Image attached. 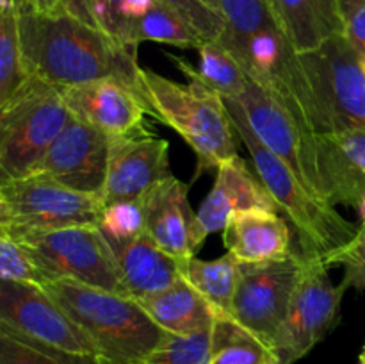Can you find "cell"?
<instances>
[{"mask_svg": "<svg viewBox=\"0 0 365 364\" xmlns=\"http://www.w3.org/2000/svg\"><path fill=\"white\" fill-rule=\"evenodd\" d=\"M328 266L331 264H342L344 266V277L341 284L346 289L356 288L365 291V228L360 227L359 234L351 243L342 246L327 259Z\"/></svg>", "mask_w": 365, "mask_h": 364, "instance_id": "33", "label": "cell"}, {"mask_svg": "<svg viewBox=\"0 0 365 364\" xmlns=\"http://www.w3.org/2000/svg\"><path fill=\"white\" fill-rule=\"evenodd\" d=\"M302 263L303 256L298 250H292L284 259L255 264L241 263L232 320L271 348L287 314Z\"/></svg>", "mask_w": 365, "mask_h": 364, "instance_id": "11", "label": "cell"}, {"mask_svg": "<svg viewBox=\"0 0 365 364\" xmlns=\"http://www.w3.org/2000/svg\"><path fill=\"white\" fill-rule=\"evenodd\" d=\"M341 2H344V0H339V6H341Z\"/></svg>", "mask_w": 365, "mask_h": 364, "instance_id": "43", "label": "cell"}, {"mask_svg": "<svg viewBox=\"0 0 365 364\" xmlns=\"http://www.w3.org/2000/svg\"><path fill=\"white\" fill-rule=\"evenodd\" d=\"M223 245L245 264L284 259L292 252L291 228L277 211L260 207L239 211L223 228Z\"/></svg>", "mask_w": 365, "mask_h": 364, "instance_id": "19", "label": "cell"}, {"mask_svg": "<svg viewBox=\"0 0 365 364\" xmlns=\"http://www.w3.org/2000/svg\"><path fill=\"white\" fill-rule=\"evenodd\" d=\"M364 59H365V57H364Z\"/></svg>", "mask_w": 365, "mask_h": 364, "instance_id": "45", "label": "cell"}, {"mask_svg": "<svg viewBox=\"0 0 365 364\" xmlns=\"http://www.w3.org/2000/svg\"><path fill=\"white\" fill-rule=\"evenodd\" d=\"M20 243L45 280H73L128 296L116 253L98 227L25 231L9 236Z\"/></svg>", "mask_w": 365, "mask_h": 364, "instance_id": "6", "label": "cell"}, {"mask_svg": "<svg viewBox=\"0 0 365 364\" xmlns=\"http://www.w3.org/2000/svg\"><path fill=\"white\" fill-rule=\"evenodd\" d=\"M216 170V182L196 213L200 238L203 241L212 232L223 231L232 214L239 211L255 207L280 211L257 171L245 159L235 156L221 163Z\"/></svg>", "mask_w": 365, "mask_h": 364, "instance_id": "18", "label": "cell"}, {"mask_svg": "<svg viewBox=\"0 0 365 364\" xmlns=\"http://www.w3.org/2000/svg\"><path fill=\"white\" fill-rule=\"evenodd\" d=\"M356 211H359L360 220H362V225H360V227H364V228H365V195H364L362 202H360V203H359V207H356Z\"/></svg>", "mask_w": 365, "mask_h": 364, "instance_id": "39", "label": "cell"}, {"mask_svg": "<svg viewBox=\"0 0 365 364\" xmlns=\"http://www.w3.org/2000/svg\"><path fill=\"white\" fill-rule=\"evenodd\" d=\"M6 2H9L11 6H14L16 9H25V7L34 6V0H6Z\"/></svg>", "mask_w": 365, "mask_h": 364, "instance_id": "38", "label": "cell"}, {"mask_svg": "<svg viewBox=\"0 0 365 364\" xmlns=\"http://www.w3.org/2000/svg\"><path fill=\"white\" fill-rule=\"evenodd\" d=\"M27 81L18 32V9L0 6V106Z\"/></svg>", "mask_w": 365, "mask_h": 364, "instance_id": "27", "label": "cell"}, {"mask_svg": "<svg viewBox=\"0 0 365 364\" xmlns=\"http://www.w3.org/2000/svg\"><path fill=\"white\" fill-rule=\"evenodd\" d=\"M138 302L160 328L175 335L210 332L220 318L217 310L184 278L166 291L143 296Z\"/></svg>", "mask_w": 365, "mask_h": 364, "instance_id": "22", "label": "cell"}, {"mask_svg": "<svg viewBox=\"0 0 365 364\" xmlns=\"http://www.w3.org/2000/svg\"><path fill=\"white\" fill-rule=\"evenodd\" d=\"M123 0H91V13L96 27L106 32L109 38L138 52V46L130 43V27L121 14Z\"/></svg>", "mask_w": 365, "mask_h": 364, "instance_id": "34", "label": "cell"}, {"mask_svg": "<svg viewBox=\"0 0 365 364\" xmlns=\"http://www.w3.org/2000/svg\"><path fill=\"white\" fill-rule=\"evenodd\" d=\"M0 364H110L102 357L50 348L0 327Z\"/></svg>", "mask_w": 365, "mask_h": 364, "instance_id": "28", "label": "cell"}, {"mask_svg": "<svg viewBox=\"0 0 365 364\" xmlns=\"http://www.w3.org/2000/svg\"><path fill=\"white\" fill-rule=\"evenodd\" d=\"M68 109L78 120L98 128L107 138L146 134V107L138 88L118 79H100L59 88Z\"/></svg>", "mask_w": 365, "mask_h": 364, "instance_id": "15", "label": "cell"}, {"mask_svg": "<svg viewBox=\"0 0 365 364\" xmlns=\"http://www.w3.org/2000/svg\"><path fill=\"white\" fill-rule=\"evenodd\" d=\"M198 68H192L187 61L178 57L171 56V59L180 68L182 74L187 75L189 81H200L223 98H239L248 86L250 77L234 54L216 39L203 41L198 46Z\"/></svg>", "mask_w": 365, "mask_h": 364, "instance_id": "24", "label": "cell"}, {"mask_svg": "<svg viewBox=\"0 0 365 364\" xmlns=\"http://www.w3.org/2000/svg\"><path fill=\"white\" fill-rule=\"evenodd\" d=\"M323 257H303L287 314L273 341L278 364H294L305 357L341 318L346 288L334 285Z\"/></svg>", "mask_w": 365, "mask_h": 364, "instance_id": "9", "label": "cell"}, {"mask_svg": "<svg viewBox=\"0 0 365 364\" xmlns=\"http://www.w3.org/2000/svg\"><path fill=\"white\" fill-rule=\"evenodd\" d=\"M102 209L100 195L73 191L41 177H25L0 189V234L98 227Z\"/></svg>", "mask_w": 365, "mask_h": 364, "instance_id": "8", "label": "cell"}, {"mask_svg": "<svg viewBox=\"0 0 365 364\" xmlns=\"http://www.w3.org/2000/svg\"><path fill=\"white\" fill-rule=\"evenodd\" d=\"M299 59L316 98L321 132L365 131V59L344 34L312 52L299 54Z\"/></svg>", "mask_w": 365, "mask_h": 364, "instance_id": "7", "label": "cell"}, {"mask_svg": "<svg viewBox=\"0 0 365 364\" xmlns=\"http://www.w3.org/2000/svg\"><path fill=\"white\" fill-rule=\"evenodd\" d=\"M145 207L148 238L180 263L195 257L203 239L196 213L189 203L187 186L171 175L148 193Z\"/></svg>", "mask_w": 365, "mask_h": 364, "instance_id": "17", "label": "cell"}, {"mask_svg": "<svg viewBox=\"0 0 365 364\" xmlns=\"http://www.w3.org/2000/svg\"><path fill=\"white\" fill-rule=\"evenodd\" d=\"M209 355L210 332L191 335L170 334L143 364H207Z\"/></svg>", "mask_w": 365, "mask_h": 364, "instance_id": "30", "label": "cell"}, {"mask_svg": "<svg viewBox=\"0 0 365 364\" xmlns=\"http://www.w3.org/2000/svg\"><path fill=\"white\" fill-rule=\"evenodd\" d=\"M110 246L116 253L130 298L138 300L166 291L182 278L180 261L157 246L146 232L123 245Z\"/></svg>", "mask_w": 365, "mask_h": 364, "instance_id": "21", "label": "cell"}, {"mask_svg": "<svg viewBox=\"0 0 365 364\" xmlns=\"http://www.w3.org/2000/svg\"><path fill=\"white\" fill-rule=\"evenodd\" d=\"M130 41L138 46L143 41L164 43L178 49H196L203 43V38L171 7L155 2L152 9L132 21Z\"/></svg>", "mask_w": 365, "mask_h": 364, "instance_id": "26", "label": "cell"}, {"mask_svg": "<svg viewBox=\"0 0 365 364\" xmlns=\"http://www.w3.org/2000/svg\"><path fill=\"white\" fill-rule=\"evenodd\" d=\"M171 177L170 143L152 132L113 138L109 143L103 206L120 200H145L148 193Z\"/></svg>", "mask_w": 365, "mask_h": 364, "instance_id": "14", "label": "cell"}, {"mask_svg": "<svg viewBox=\"0 0 365 364\" xmlns=\"http://www.w3.org/2000/svg\"><path fill=\"white\" fill-rule=\"evenodd\" d=\"M278 27L298 54L312 52L344 34L339 0H266Z\"/></svg>", "mask_w": 365, "mask_h": 364, "instance_id": "20", "label": "cell"}, {"mask_svg": "<svg viewBox=\"0 0 365 364\" xmlns=\"http://www.w3.org/2000/svg\"><path fill=\"white\" fill-rule=\"evenodd\" d=\"M4 280L32 282L41 285L45 278L20 243L9 236L0 234V282Z\"/></svg>", "mask_w": 365, "mask_h": 364, "instance_id": "32", "label": "cell"}, {"mask_svg": "<svg viewBox=\"0 0 365 364\" xmlns=\"http://www.w3.org/2000/svg\"><path fill=\"white\" fill-rule=\"evenodd\" d=\"M310 182L331 206L356 209L365 195V131L310 132L305 136Z\"/></svg>", "mask_w": 365, "mask_h": 364, "instance_id": "12", "label": "cell"}, {"mask_svg": "<svg viewBox=\"0 0 365 364\" xmlns=\"http://www.w3.org/2000/svg\"><path fill=\"white\" fill-rule=\"evenodd\" d=\"M207 2H209L210 6H214L217 9V0H207ZM217 11H220V9H217Z\"/></svg>", "mask_w": 365, "mask_h": 364, "instance_id": "41", "label": "cell"}, {"mask_svg": "<svg viewBox=\"0 0 365 364\" xmlns=\"http://www.w3.org/2000/svg\"><path fill=\"white\" fill-rule=\"evenodd\" d=\"M6 4H9V2H6V0H0V6H6Z\"/></svg>", "mask_w": 365, "mask_h": 364, "instance_id": "42", "label": "cell"}, {"mask_svg": "<svg viewBox=\"0 0 365 364\" xmlns=\"http://www.w3.org/2000/svg\"><path fill=\"white\" fill-rule=\"evenodd\" d=\"M359 363H360V364H365V343H364L362 352H360V355H359Z\"/></svg>", "mask_w": 365, "mask_h": 364, "instance_id": "40", "label": "cell"}, {"mask_svg": "<svg viewBox=\"0 0 365 364\" xmlns=\"http://www.w3.org/2000/svg\"><path fill=\"white\" fill-rule=\"evenodd\" d=\"M0 327L50 348L102 357L91 338L66 310L32 282H0Z\"/></svg>", "mask_w": 365, "mask_h": 364, "instance_id": "10", "label": "cell"}, {"mask_svg": "<svg viewBox=\"0 0 365 364\" xmlns=\"http://www.w3.org/2000/svg\"><path fill=\"white\" fill-rule=\"evenodd\" d=\"M180 270L182 278L217 310L220 318H232L234 296L241 275V263L232 253L227 252L214 261L191 257L180 263Z\"/></svg>", "mask_w": 365, "mask_h": 364, "instance_id": "23", "label": "cell"}, {"mask_svg": "<svg viewBox=\"0 0 365 364\" xmlns=\"http://www.w3.org/2000/svg\"><path fill=\"white\" fill-rule=\"evenodd\" d=\"M71 118L59 88L27 77L0 106V186L31 177Z\"/></svg>", "mask_w": 365, "mask_h": 364, "instance_id": "5", "label": "cell"}, {"mask_svg": "<svg viewBox=\"0 0 365 364\" xmlns=\"http://www.w3.org/2000/svg\"><path fill=\"white\" fill-rule=\"evenodd\" d=\"M41 288L91 338L110 364H143L170 335L138 300L73 280H45Z\"/></svg>", "mask_w": 365, "mask_h": 364, "instance_id": "3", "label": "cell"}, {"mask_svg": "<svg viewBox=\"0 0 365 364\" xmlns=\"http://www.w3.org/2000/svg\"><path fill=\"white\" fill-rule=\"evenodd\" d=\"M145 200H120L106 203L100 213L98 228L110 245H123L145 232Z\"/></svg>", "mask_w": 365, "mask_h": 364, "instance_id": "29", "label": "cell"}, {"mask_svg": "<svg viewBox=\"0 0 365 364\" xmlns=\"http://www.w3.org/2000/svg\"><path fill=\"white\" fill-rule=\"evenodd\" d=\"M138 91L160 123L173 128L196 153V175L237 156L235 128L223 96L200 81L189 86L139 68Z\"/></svg>", "mask_w": 365, "mask_h": 364, "instance_id": "4", "label": "cell"}, {"mask_svg": "<svg viewBox=\"0 0 365 364\" xmlns=\"http://www.w3.org/2000/svg\"><path fill=\"white\" fill-rule=\"evenodd\" d=\"M157 2L177 11L202 36L203 41H214L223 32V16L207 0H157Z\"/></svg>", "mask_w": 365, "mask_h": 364, "instance_id": "31", "label": "cell"}, {"mask_svg": "<svg viewBox=\"0 0 365 364\" xmlns=\"http://www.w3.org/2000/svg\"><path fill=\"white\" fill-rule=\"evenodd\" d=\"M242 107L250 127L255 132L259 141L271 150L274 156L280 157L296 175L299 181L314 193V186L310 182L309 164L305 153V136L294 120L287 107L280 98L264 86L257 84L250 79L248 86L239 98H235ZM321 198V196H319Z\"/></svg>", "mask_w": 365, "mask_h": 364, "instance_id": "16", "label": "cell"}, {"mask_svg": "<svg viewBox=\"0 0 365 364\" xmlns=\"http://www.w3.org/2000/svg\"><path fill=\"white\" fill-rule=\"evenodd\" d=\"M34 9L52 14H70L84 24L96 27L91 13V0H34ZM98 29V27H96Z\"/></svg>", "mask_w": 365, "mask_h": 364, "instance_id": "36", "label": "cell"}, {"mask_svg": "<svg viewBox=\"0 0 365 364\" xmlns=\"http://www.w3.org/2000/svg\"><path fill=\"white\" fill-rule=\"evenodd\" d=\"M18 32L27 77L56 88L118 79L138 88V52L70 14L18 9Z\"/></svg>", "mask_w": 365, "mask_h": 364, "instance_id": "1", "label": "cell"}, {"mask_svg": "<svg viewBox=\"0 0 365 364\" xmlns=\"http://www.w3.org/2000/svg\"><path fill=\"white\" fill-rule=\"evenodd\" d=\"M344 38L353 49L365 57V0H344L341 2Z\"/></svg>", "mask_w": 365, "mask_h": 364, "instance_id": "35", "label": "cell"}, {"mask_svg": "<svg viewBox=\"0 0 365 364\" xmlns=\"http://www.w3.org/2000/svg\"><path fill=\"white\" fill-rule=\"evenodd\" d=\"M207 364H278V359L269 345L227 316L217 318L210 330Z\"/></svg>", "mask_w": 365, "mask_h": 364, "instance_id": "25", "label": "cell"}, {"mask_svg": "<svg viewBox=\"0 0 365 364\" xmlns=\"http://www.w3.org/2000/svg\"><path fill=\"white\" fill-rule=\"evenodd\" d=\"M157 0H123V6H121V14H123L125 21L128 24V27L132 25V21L139 20L141 16H145L152 6ZM132 43V41H130Z\"/></svg>", "mask_w": 365, "mask_h": 364, "instance_id": "37", "label": "cell"}, {"mask_svg": "<svg viewBox=\"0 0 365 364\" xmlns=\"http://www.w3.org/2000/svg\"><path fill=\"white\" fill-rule=\"evenodd\" d=\"M0 189H2V186H0Z\"/></svg>", "mask_w": 365, "mask_h": 364, "instance_id": "44", "label": "cell"}, {"mask_svg": "<svg viewBox=\"0 0 365 364\" xmlns=\"http://www.w3.org/2000/svg\"><path fill=\"white\" fill-rule=\"evenodd\" d=\"M109 143L110 138L103 132L73 116L31 177L46 178L73 191L102 195Z\"/></svg>", "mask_w": 365, "mask_h": 364, "instance_id": "13", "label": "cell"}, {"mask_svg": "<svg viewBox=\"0 0 365 364\" xmlns=\"http://www.w3.org/2000/svg\"><path fill=\"white\" fill-rule=\"evenodd\" d=\"M223 100L257 175L298 234V252L303 257H323L327 263L331 253L355 239L360 225L346 220L331 203L314 195L280 157L259 141L237 100Z\"/></svg>", "mask_w": 365, "mask_h": 364, "instance_id": "2", "label": "cell"}]
</instances>
